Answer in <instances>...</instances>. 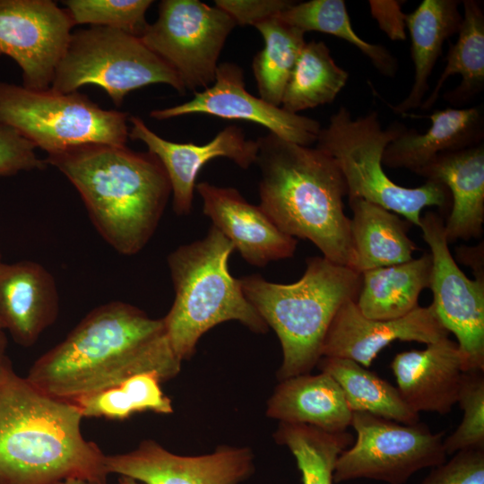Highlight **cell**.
I'll list each match as a JSON object with an SVG mask.
<instances>
[{
  "mask_svg": "<svg viewBox=\"0 0 484 484\" xmlns=\"http://www.w3.org/2000/svg\"><path fill=\"white\" fill-rule=\"evenodd\" d=\"M181 363L162 318L112 301L88 313L62 341L33 362L25 378L50 396L72 401L139 373L155 372L163 383L179 373Z\"/></svg>",
  "mask_w": 484,
  "mask_h": 484,
  "instance_id": "obj_1",
  "label": "cell"
},
{
  "mask_svg": "<svg viewBox=\"0 0 484 484\" xmlns=\"http://www.w3.org/2000/svg\"><path fill=\"white\" fill-rule=\"evenodd\" d=\"M82 418L74 403L45 393L11 364L0 379V484H107L106 454L83 437Z\"/></svg>",
  "mask_w": 484,
  "mask_h": 484,
  "instance_id": "obj_2",
  "label": "cell"
},
{
  "mask_svg": "<svg viewBox=\"0 0 484 484\" xmlns=\"http://www.w3.org/2000/svg\"><path fill=\"white\" fill-rule=\"evenodd\" d=\"M79 192L99 235L117 252L133 255L154 234L171 194L156 156L126 145L90 143L48 154Z\"/></svg>",
  "mask_w": 484,
  "mask_h": 484,
  "instance_id": "obj_3",
  "label": "cell"
},
{
  "mask_svg": "<svg viewBox=\"0 0 484 484\" xmlns=\"http://www.w3.org/2000/svg\"><path fill=\"white\" fill-rule=\"evenodd\" d=\"M260 206L285 234L311 241L327 260L351 268L344 178L332 158L269 133L257 139Z\"/></svg>",
  "mask_w": 484,
  "mask_h": 484,
  "instance_id": "obj_4",
  "label": "cell"
},
{
  "mask_svg": "<svg viewBox=\"0 0 484 484\" xmlns=\"http://www.w3.org/2000/svg\"><path fill=\"white\" fill-rule=\"evenodd\" d=\"M242 290L281 345L280 381L310 373L321 359L328 329L341 306L358 297L361 275L324 256L310 257L296 282H270L259 274L239 279Z\"/></svg>",
  "mask_w": 484,
  "mask_h": 484,
  "instance_id": "obj_5",
  "label": "cell"
},
{
  "mask_svg": "<svg viewBox=\"0 0 484 484\" xmlns=\"http://www.w3.org/2000/svg\"><path fill=\"white\" fill-rule=\"evenodd\" d=\"M233 245L213 226L206 236L168 256L175 298L162 318L169 344L183 361L195 351L200 338L215 325L238 321L254 333L268 325L246 298L239 279L229 270Z\"/></svg>",
  "mask_w": 484,
  "mask_h": 484,
  "instance_id": "obj_6",
  "label": "cell"
},
{
  "mask_svg": "<svg viewBox=\"0 0 484 484\" xmlns=\"http://www.w3.org/2000/svg\"><path fill=\"white\" fill-rule=\"evenodd\" d=\"M405 128L394 122L384 129L376 112L353 117L346 107L341 106L327 125L321 128L315 148L332 158L339 168L349 199H364L402 215L419 227L424 208L447 210L451 195L446 186L437 181L427 180L418 187H404L385 172L384 151Z\"/></svg>",
  "mask_w": 484,
  "mask_h": 484,
  "instance_id": "obj_7",
  "label": "cell"
},
{
  "mask_svg": "<svg viewBox=\"0 0 484 484\" xmlns=\"http://www.w3.org/2000/svg\"><path fill=\"white\" fill-rule=\"evenodd\" d=\"M128 119V113L103 109L78 91L31 90L0 82V124L48 154L90 143L125 146Z\"/></svg>",
  "mask_w": 484,
  "mask_h": 484,
  "instance_id": "obj_8",
  "label": "cell"
},
{
  "mask_svg": "<svg viewBox=\"0 0 484 484\" xmlns=\"http://www.w3.org/2000/svg\"><path fill=\"white\" fill-rule=\"evenodd\" d=\"M155 83L169 85L181 94L186 91L177 73L140 38L91 26L72 32L50 88L71 93L97 85L118 107L129 92Z\"/></svg>",
  "mask_w": 484,
  "mask_h": 484,
  "instance_id": "obj_9",
  "label": "cell"
},
{
  "mask_svg": "<svg viewBox=\"0 0 484 484\" xmlns=\"http://www.w3.org/2000/svg\"><path fill=\"white\" fill-rule=\"evenodd\" d=\"M355 442L338 457L333 481L369 479L404 484L414 473L446 461L444 432L418 422L402 424L367 412H352Z\"/></svg>",
  "mask_w": 484,
  "mask_h": 484,
  "instance_id": "obj_10",
  "label": "cell"
},
{
  "mask_svg": "<svg viewBox=\"0 0 484 484\" xmlns=\"http://www.w3.org/2000/svg\"><path fill=\"white\" fill-rule=\"evenodd\" d=\"M235 22L217 6L199 0H162L157 20L140 38L178 76L185 89L211 86Z\"/></svg>",
  "mask_w": 484,
  "mask_h": 484,
  "instance_id": "obj_11",
  "label": "cell"
},
{
  "mask_svg": "<svg viewBox=\"0 0 484 484\" xmlns=\"http://www.w3.org/2000/svg\"><path fill=\"white\" fill-rule=\"evenodd\" d=\"M445 221L435 212L420 217L419 228L432 257V306L443 326L453 333L463 372L484 371V276L469 279L452 256Z\"/></svg>",
  "mask_w": 484,
  "mask_h": 484,
  "instance_id": "obj_12",
  "label": "cell"
},
{
  "mask_svg": "<svg viewBox=\"0 0 484 484\" xmlns=\"http://www.w3.org/2000/svg\"><path fill=\"white\" fill-rule=\"evenodd\" d=\"M73 26L54 1L0 0V56L19 65L23 87L48 89Z\"/></svg>",
  "mask_w": 484,
  "mask_h": 484,
  "instance_id": "obj_13",
  "label": "cell"
},
{
  "mask_svg": "<svg viewBox=\"0 0 484 484\" xmlns=\"http://www.w3.org/2000/svg\"><path fill=\"white\" fill-rule=\"evenodd\" d=\"M194 93L189 101L151 111V117L165 120L190 114H205L222 119L246 120L303 146L315 143L322 128L315 119L290 113L249 93L245 87L243 69L235 63H220L213 83Z\"/></svg>",
  "mask_w": 484,
  "mask_h": 484,
  "instance_id": "obj_14",
  "label": "cell"
},
{
  "mask_svg": "<svg viewBox=\"0 0 484 484\" xmlns=\"http://www.w3.org/2000/svg\"><path fill=\"white\" fill-rule=\"evenodd\" d=\"M108 474L133 478L144 484H240L255 471L248 447L220 445L212 453L187 456L146 439L134 449L106 454Z\"/></svg>",
  "mask_w": 484,
  "mask_h": 484,
  "instance_id": "obj_15",
  "label": "cell"
},
{
  "mask_svg": "<svg viewBox=\"0 0 484 484\" xmlns=\"http://www.w3.org/2000/svg\"><path fill=\"white\" fill-rule=\"evenodd\" d=\"M128 122L129 138L143 142L163 166L171 186L173 210L177 215L191 212L195 179L207 162L224 157L246 169L257 158V140L246 139L242 129L235 125L225 127L209 143L199 145L166 140L139 117H129Z\"/></svg>",
  "mask_w": 484,
  "mask_h": 484,
  "instance_id": "obj_16",
  "label": "cell"
},
{
  "mask_svg": "<svg viewBox=\"0 0 484 484\" xmlns=\"http://www.w3.org/2000/svg\"><path fill=\"white\" fill-rule=\"evenodd\" d=\"M448 334L432 305L419 306L399 318L376 320L365 317L355 300L350 299L337 311L324 338L321 355L351 359L368 367L378 353L396 340L427 345Z\"/></svg>",
  "mask_w": 484,
  "mask_h": 484,
  "instance_id": "obj_17",
  "label": "cell"
},
{
  "mask_svg": "<svg viewBox=\"0 0 484 484\" xmlns=\"http://www.w3.org/2000/svg\"><path fill=\"white\" fill-rule=\"evenodd\" d=\"M203 213L250 264L264 266L294 255L297 239L283 233L261 208L232 187L208 182L195 186Z\"/></svg>",
  "mask_w": 484,
  "mask_h": 484,
  "instance_id": "obj_18",
  "label": "cell"
},
{
  "mask_svg": "<svg viewBox=\"0 0 484 484\" xmlns=\"http://www.w3.org/2000/svg\"><path fill=\"white\" fill-rule=\"evenodd\" d=\"M390 366L402 398L415 412L446 415L457 403L463 370L456 341L446 337L397 353Z\"/></svg>",
  "mask_w": 484,
  "mask_h": 484,
  "instance_id": "obj_19",
  "label": "cell"
},
{
  "mask_svg": "<svg viewBox=\"0 0 484 484\" xmlns=\"http://www.w3.org/2000/svg\"><path fill=\"white\" fill-rule=\"evenodd\" d=\"M54 277L32 261L0 263V321L14 341L33 345L58 315Z\"/></svg>",
  "mask_w": 484,
  "mask_h": 484,
  "instance_id": "obj_20",
  "label": "cell"
},
{
  "mask_svg": "<svg viewBox=\"0 0 484 484\" xmlns=\"http://www.w3.org/2000/svg\"><path fill=\"white\" fill-rule=\"evenodd\" d=\"M416 174L446 186L451 212L445 222L448 244L480 238L484 224L483 143L437 155Z\"/></svg>",
  "mask_w": 484,
  "mask_h": 484,
  "instance_id": "obj_21",
  "label": "cell"
},
{
  "mask_svg": "<svg viewBox=\"0 0 484 484\" xmlns=\"http://www.w3.org/2000/svg\"><path fill=\"white\" fill-rule=\"evenodd\" d=\"M428 117L431 125L427 132L405 128L387 145L383 165L417 173L441 153L482 143L484 119L480 108L436 110Z\"/></svg>",
  "mask_w": 484,
  "mask_h": 484,
  "instance_id": "obj_22",
  "label": "cell"
},
{
  "mask_svg": "<svg viewBox=\"0 0 484 484\" xmlns=\"http://www.w3.org/2000/svg\"><path fill=\"white\" fill-rule=\"evenodd\" d=\"M266 416L279 422L341 433L350 427L352 412L337 382L320 371L280 381L267 402Z\"/></svg>",
  "mask_w": 484,
  "mask_h": 484,
  "instance_id": "obj_23",
  "label": "cell"
},
{
  "mask_svg": "<svg viewBox=\"0 0 484 484\" xmlns=\"http://www.w3.org/2000/svg\"><path fill=\"white\" fill-rule=\"evenodd\" d=\"M351 269L358 273L407 262L418 250L408 237L411 223L396 213L361 198H350Z\"/></svg>",
  "mask_w": 484,
  "mask_h": 484,
  "instance_id": "obj_24",
  "label": "cell"
},
{
  "mask_svg": "<svg viewBox=\"0 0 484 484\" xmlns=\"http://www.w3.org/2000/svg\"><path fill=\"white\" fill-rule=\"evenodd\" d=\"M458 6L457 0H423L413 12L405 15L411 41L414 76L408 96L391 106L393 112L403 115L422 104L443 44L458 33L462 22Z\"/></svg>",
  "mask_w": 484,
  "mask_h": 484,
  "instance_id": "obj_25",
  "label": "cell"
},
{
  "mask_svg": "<svg viewBox=\"0 0 484 484\" xmlns=\"http://www.w3.org/2000/svg\"><path fill=\"white\" fill-rule=\"evenodd\" d=\"M432 257L425 252L419 258L366 271L356 305L367 318L395 319L419 307L420 292L429 288Z\"/></svg>",
  "mask_w": 484,
  "mask_h": 484,
  "instance_id": "obj_26",
  "label": "cell"
},
{
  "mask_svg": "<svg viewBox=\"0 0 484 484\" xmlns=\"http://www.w3.org/2000/svg\"><path fill=\"white\" fill-rule=\"evenodd\" d=\"M463 14L456 42L450 46L446 65L432 92L427 97L420 108H432L439 98L446 80L454 74L462 76L461 83L447 91L444 99L459 106L471 101L484 89V11L476 0L462 1Z\"/></svg>",
  "mask_w": 484,
  "mask_h": 484,
  "instance_id": "obj_27",
  "label": "cell"
},
{
  "mask_svg": "<svg viewBox=\"0 0 484 484\" xmlns=\"http://www.w3.org/2000/svg\"><path fill=\"white\" fill-rule=\"evenodd\" d=\"M317 367L340 385L351 412H367L406 425L419 422V414L405 403L397 387L360 364L322 357Z\"/></svg>",
  "mask_w": 484,
  "mask_h": 484,
  "instance_id": "obj_28",
  "label": "cell"
},
{
  "mask_svg": "<svg viewBox=\"0 0 484 484\" xmlns=\"http://www.w3.org/2000/svg\"><path fill=\"white\" fill-rule=\"evenodd\" d=\"M349 73L339 66L324 41L306 42L291 72L281 108L298 112L334 101Z\"/></svg>",
  "mask_w": 484,
  "mask_h": 484,
  "instance_id": "obj_29",
  "label": "cell"
},
{
  "mask_svg": "<svg viewBox=\"0 0 484 484\" xmlns=\"http://www.w3.org/2000/svg\"><path fill=\"white\" fill-rule=\"evenodd\" d=\"M264 46L253 59V73L260 98L281 107L284 90L306 44L305 33L280 16L255 26Z\"/></svg>",
  "mask_w": 484,
  "mask_h": 484,
  "instance_id": "obj_30",
  "label": "cell"
},
{
  "mask_svg": "<svg viewBox=\"0 0 484 484\" xmlns=\"http://www.w3.org/2000/svg\"><path fill=\"white\" fill-rule=\"evenodd\" d=\"M280 18L304 33L317 31L339 37L356 47L384 76L393 78L398 71V60L385 46L372 44L360 38L353 30L343 0H310L293 4Z\"/></svg>",
  "mask_w": 484,
  "mask_h": 484,
  "instance_id": "obj_31",
  "label": "cell"
},
{
  "mask_svg": "<svg viewBox=\"0 0 484 484\" xmlns=\"http://www.w3.org/2000/svg\"><path fill=\"white\" fill-rule=\"evenodd\" d=\"M155 372L135 374L112 387L82 395L72 401L83 418L125 419L134 413L171 414V399L162 391Z\"/></svg>",
  "mask_w": 484,
  "mask_h": 484,
  "instance_id": "obj_32",
  "label": "cell"
},
{
  "mask_svg": "<svg viewBox=\"0 0 484 484\" xmlns=\"http://www.w3.org/2000/svg\"><path fill=\"white\" fill-rule=\"evenodd\" d=\"M273 437L295 457L302 484H333L336 461L352 442L347 431L330 433L309 425L284 422L279 423Z\"/></svg>",
  "mask_w": 484,
  "mask_h": 484,
  "instance_id": "obj_33",
  "label": "cell"
},
{
  "mask_svg": "<svg viewBox=\"0 0 484 484\" xmlns=\"http://www.w3.org/2000/svg\"><path fill=\"white\" fill-rule=\"evenodd\" d=\"M73 24H90L141 38L148 22L151 0H65L62 2Z\"/></svg>",
  "mask_w": 484,
  "mask_h": 484,
  "instance_id": "obj_34",
  "label": "cell"
},
{
  "mask_svg": "<svg viewBox=\"0 0 484 484\" xmlns=\"http://www.w3.org/2000/svg\"><path fill=\"white\" fill-rule=\"evenodd\" d=\"M457 403L463 417L457 428L444 438L446 454L484 449V371L463 372Z\"/></svg>",
  "mask_w": 484,
  "mask_h": 484,
  "instance_id": "obj_35",
  "label": "cell"
},
{
  "mask_svg": "<svg viewBox=\"0 0 484 484\" xmlns=\"http://www.w3.org/2000/svg\"><path fill=\"white\" fill-rule=\"evenodd\" d=\"M420 484H484V449H467L433 468Z\"/></svg>",
  "mask_w": 484,
  "mask_h": 484,
  "instance_id": "obj_36",
  "label": "cell"
},
{
  "mask_svg": "<svg viewBox=\"0 0 484 484\" xmlns=\"http://www.w3.org/2000/svg\"><path fill=\"white\" fill-rule=\"evenodd\" d=\"M35 150V145L16 130L0 124V177L46 168L48 163Z\"/></svg>",
  "mask_w": 484,
  "mask_h": 484,
  "instance_id": "obj_37",
  "label": "cell"
},
{
  "mask_svg": "<svg viewBox=\"0 0 484 484\" xmlns=\"http://www.w3.org/2000/svg\"><path fill=\"white\" fill-rule=\"evenodd\" d=\"M295 2L289 0H215V6L225 12L236 25L255 26L280 15Z\"/></svg>",
  "mask_w": 484,
  "mask_h": 484,
  "instance_id": "obj_38",
  "label": "cell"
},
{
  "mask_svg": "<svg viewBox=\"0 0 484 484\" xmlns=\"http://www.w3.org/2000/svg\"><path fill=\"white\" fill-rule=\"evenodd\" d=\"M401 1H369L372 16L377 21L379 28L392 40H405V15Z\"/></svg>",
  "mask_w": 484,
  "mask_h": 484,
  "instance_id": "obj_39",
  "label": "cell"
},
{
  "mask_svg": "<svg viewBox=\"0 0 484 484\" xmlns=\"http://www.w3.org/2000/svg\"><path fill=\"white\" fill-rule=\"evenodd\" d=\"M460 255L464 259V264L472 268L475 277L484 276L483 243L475 247H461Z\"/></svg>",
  "mask_w": 484,
  "mask_h": 484,
  "instance_id": "obj_40",
  "label": "cell"
},
{
  "mask_svg": "<svg viewBox=\"0 0 484 484\" xmlns=\"http://www.w3.org/2000/svg\"><path fill=\"white\" fill-rule=\"evenodd\" d=\"M7 337L4 330H0V379L2 378L5 369L12 364L6 353Z\"/></svg>",
  "mask_w": 484,
  "mask_h": 484,
  "instance_id": "obj_41",
  "label": "cell"
},
{
  "mask_svg": "<svg viewBox=\"0 0 484 484\" xmlns=\"http://www.w3.org/2000/svg\"><path fill=\"white\" fill-rule=\"evenodd\" d=\"M55 484H99V483L91 482V481L82 480V479L71 478V479L63 480Z\"/></svg>",
  "mask_w": 484,
  "mask_h": 484,
  "instance_id": "obj_42",
  "label": "cell"
},
{
  "mask_svg": "<svg viewBox=\"0 0 484 484\" xmlns=\"http://www.w3.org/2000/svg\"><path fill=\"white\" fill-rule=\"evenodd\" d=\"M116 484H144L127 476H120Z\"/></svg>",
  "mask_w": 484,
  "mask_h": 484,
  "instance_id": "obj_43",
  "label": "cell"
},
{
  "mask_svg": "<svg viewBox=\"0 0 484 484\" xmlns=\"http://www.w3.org/2000/svg\"><path fill=\"white\" fill-rule=\"evenodd\" d=\"M0 330H4L1 321H0Z\"/></svg>",
  "mask_w": 484,
  "mask_h": 484,
  "instance_id": "obj_44",
  "label": "cell"
},
{
  "mask_svg": "<svg viewBox=\"0 0 484 484\" xmlns=\"http://www.w3.org/2000/svg\"><path fill=\"white\" fill-rule=\"evenodd\" d=\"M1 262H2V261H1V253H0V263H1Z\"/></svg>",
  "mask_w": 484,
  "mask_h": 484,
  "instance_id": "obj_45",
  "label": "cell"
}]
</instances>
